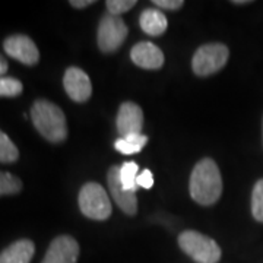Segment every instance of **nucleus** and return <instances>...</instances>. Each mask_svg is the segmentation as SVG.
I'll return each instance as SVG.
<instances>
[{
	"label": "nucleus",
	"instance_id": "obj_1",
	"mask_svg": "<svg viewBox=\"0 0 263 263\" xmlns=\"http://www.w3.org/2000/svg\"><path fill=\"white\" fill-rule=\"evenodd\" d=\"M222 193V177L216 162L203 158L197 162L190 176V195L199 205H214Z\"/></svg>",
	"mask_w": 263,
	"mask_h": 263
},
{
	"label": "nucleus",
	"instance_id": "obj_2",
	"mask_svg": "<svg viewBox=\"0 0 263 263\" xmlns=\"http://www.w3.org/2000/svg\"><path fill=\"white\" fill-rule=\"evenodd\" d=\"M31 119L40 135L51 143H60L67 138L65 113L47 100H37L31 107Z\"/></svg>",
	"mask_w": 263,
	"mask_h": 263
},
{
	"label": "nucleus",
	"instance_id": "obj_3",
	"mask_svg": "<svg viewBox=\"0 0 263 263\" xmlns=\"http://www.w3.org/2000/svg\"><path fill=\"white\" fill-rule=\"evenodd\" d=\"M179 246L196 263H218L221 259V249L215 240L193 230L179 235Z\"/></svg>",
	"mask_w": 263,
	"mask_h": 263
},
{
	"label": "nucleus",
	"instance_id": "obj_4",
	"mask_svg": "<svg viewBox=\"0 0 263 263\" xmlns=\"http://www.w3.org/2000/svg\"><path fill=\"white\" fill-rule=\"evenodd\" d=\"M79 209L85 216L95 221L108 219L111 215V202L108 193L98 183H86L79 192Z\"/></svg>",
	"mask_w": 263,
	"mask_h": 263
},
{
	"label": "nucleus",
	"instance_id": "obj_5",
	"mask_svg": "<svg viewBox=\"0 0 263 263\" xmlns=\"http://www.w3.org/2000/svg\"><path fill=\"white\" fill-rule=\"evenodd\" d=\"M230 51L224 44L212 43L199 47L192 60L193 72L197 76H209L226 66Z\"/></svg>",
	"mask_w": 263,
	"mask_h": 263
},
{
	"label": "nucleus",
	"instance_id": "obj_6",
	"mask_svg": "<svg viewBox=\"0 0 263 263\" xmlns=\"http://www.w3.org/2000/svg\"><path fill=\"white\" fill-rule=\"evenodd\" d=\"M127 37V27L120 16L105 15L98 27V47L104 53H113L124 43Z\"/></svg>",
	"mask_w": 263,
	"mask_h": 263
},
{
	"label": "nucleus",
	"instance_id": "obj_7",
	"mask_svg": "<svg viewBox=\"0 0 263 263\" xmlns=\"http://www.w3.org/2000/svg\"><path fill=\"white\" fill-rule=\"evenodd\" d=\"M3 48L10 57L27 66L37 65L40 60V51L35 43L24 34H15L6 38L3 41Z\"/></svg>",
	"mask_w": 263,
	"mask_h": 263
},
{
	"label": "nucleus",
	"instance_id": "obj_8",
	"mask_svg": "<svg viewBox=\"0 0 263 263\" xmlns=\"http://www.w3.org/2000/svg\"><path fill=\"white\" fill-rule=\"evenodd\" d=\"M107 183H108V189H110L114 202L119 205V208L127 215H135L138 212V199L133 192H129L123 187L122 180H120V168L117 165H113L108 170Z\"/></svg>",
	"mask_w": 263,
	"mask_h": 263
},
{
	"label": "nucleus",
	"instance_id": "obj_9",
	"mask_svg": "<svg viewBox=\"0 0 263 263\" xmlns=\"http://www.w3.org/2000/svg\"><path fill=\"white\" fill-rule=\"evenodd\" d=\"M63 86L66 94L69 95L76 103H85L89 100L92 94V85L89 76L79 67H69L63 76Z\"/></svg>",
	"mask_w": 263,
	"mask_h": 263
},
{
	"label": "nucleus",
	"instance_id": "obj_10",
	"mask_svg": "<svg viewBox=\"0 0 263 263\" xmlns=\"http://www.w3.org/2000/svg\"><path fill=\"white\" fill-rule=\"evenodd\" d=\"M79 257V245L70 235H59L48 246L41 263H76Z\"/></svg>",
	"mask_w": 263,
	"mask_h": 263
},
{
	"label": "nucleus",
	"instance_id": "obj_11",
	"mask_svg": "<svg viewBox=\"0 0 263 263\" xmlns=\"http://www.w3.org/2000/svg\"><path fill=\"white\" fill-rule=\"evenodd\" d=\"M143 127V113L138 104L123 103L117 114V130L122 138L130 135H141Z\"/></svg>",
	"mask_w": 263,
	"mask_h": 263
},
{
	"label": "nucleus",
	"instance_id": "obj_12",
	"mask_svg": "<svg viewBox=\"0 0 263 263\" xmlns=\"http://www.w3.org/2000/svg\"><path fill=\"white\" fill-rule=\"evenodd\" d=\"M132 62L136 66H139L142 69H148V70H155L160 69L164 65V54L157 47L154 43L149 41H142L138 43L130 51Z\"/></svg>",
	"mask_w": 263,
	"mask_h": 263
},
{
	"label": "nucleus",
	"instance_id": "obj_13",
	"mask_svg": "<svg viewBox=\"0 0 263 263\" xmlns=\"http://www.w3.org/2000/svg\"><path fill=\"white\" fill-rule=\"evenodd\" d=\"M35 253V246L28 238H22L8 246L0 253V263H29Z\"/></svg>",
	"mask_w": 263,
	"mask_h": 263
},
{
	"label": "nucleus",
	"instance_id": "obj_14",
	"mask_svg": "<svg viewBox=\"0 0 263 263\" xmlns=\"http://www.w3.org/2000/svg\"><path fill=\"white\" fill-rule=\"evenodd\" d=\"M139 25L148 35L158 37V35H162L165 32V29L168 27V21L160 9L148 8L141 13Z\"/></svg>",
	"mask_w": 263,
	"mask_h": 263
},
{
	"label": "nucleus",
	"instance_id": "obj_15",
	"mask_svg": "<svg viewBox=\"0 0 263 263\" xmlns=\"http://www.w3.org/2000/svg\"><path fill=\"white\" fill-rule=\"evenodd\" d=\"M146 142H148V138L141 133V135H130L126 138H120L116 141L114 146L119 152H122L123 155H133V154L141 152Z\"/></svg>",
	"mask_w": 263,
	"mask_h": 263
},
{
	"label": "nucleus",
	"instance_id": "obj_16",
	"mask_svg": "<svg viewBox=\"0 0 263 263\" xmlns=\"http://www.w3.org/2000/svg\"><path fill=\"white\" fill-rule=\"evenodd\" d=\"M139 176V167L136 162H124L120 167V180H122L123 187L129 192L136 193L138 190V184H136V179Z\"/></svg>",
	"mask_w": 263,
	"mask_h": 263
},
{
	"label": "nucleus",
	"instance_id": "obj_17",
	"mask_svg": "<svg viewBox=\"0 0 263 263\" xmlns=\"http://www.w3.org/2000/svg\"><path fill=\"white\" fill-rule=\"evenodd\" d=\"M19 158V151L15 143L10 141V138L0 130V162L3 164H12L16 162Z\"/></svg>",
	"mask_w": 263,
	"mask_h": 263
},
{
	"label": "nucleus",
	"instance_id": "obj_18",
	"mask_svg": "<svg viewBox=\"0 0 263 263\" xmlns=\"http://www.w3.org/2000/svg\"><path fill=\"white\" fill-rule=\"evenodd\" d=\"M22 190V181L6 171H0V196H12L18 195Z\"/></svg>",
	"mask_w": 263,
	"mask_h": 263
},
{
	"label": "nucleus",
	"instance_id": "obj_19",
	"mask_svg": "<svg viewBox=\"0 0 263 263\" xmlns=\"http://www.w3.org/2000/svg\"><path fill=\"white\" fill-rule=\"evenodd\" d=\"M24 85L16 78H9V76H0V97L6 98H13L22 94Z\"/></svg>",
	"mask_w": 263,
	"mask_h": 263
},
{
	"label": "nucleus",
	"instance_id": "obj_20",
	"mask_svg": "<svg viewBox=\"0 0 263 263\" xmlns=\"http://www.w3.org/2000/svg\"><path fill=\"white\" fill-rule=\"evenodd\" d=\"M252 214L254 219L263 222V179L259 180L253 187L252 193Z\"/></svg>",
	"mask_w": 263,
	"mask_h": 263
},
{
	"label": "nucleus",
	"instance_id": "obj_21",
	"mask_svg": "<svg viewBox=\"0 0 263 263\" xmlns=\"http://www.w3.org/2000/svg\"><path fill=\"white\" fill-rule=\"evenodd\" d=\"M136 0H108L105 2V6L110 15L114 16H120L122 13L130 10L133 6H136Z\"/></svg>",
	"mask_w": 263,
	"mask_h": 263
},
{
	"label": "nucleus",
	"instance_id": "obj_22",
	"mask_svg": "<svg viewBox=\"0 0 263 263\" xmlns=\"http://www.w3.org/2000/svg\"><path fill=\"white\" fill-rule=\"evenodd\" d=\"M136 184L138 187H143V189H151L154 186V176L151 173L149 170H143L141 174L138 176L136 179Z\"/></svg>",
	"mask_w": 263,
	"mask_h": 263
},
{
	"label": "nucleus",
	"instance_id": "obj_23",
	"mask_svg": "<svg viewBox=\"0 0 263 263\" xmlns=\"http://www.w3.org/2000/svg\"><path fill=\"white\" fill-rule=\"evenodd\" d=\"M154 5L161 9L177 10L184 5V2L183 0H154Z\"/></svg>",
	"mask_w": 263,
	"mask_h": 263
},
{
	"label": "nucleus",
	"instance_id": "obj_24",
	"mask_svg": "<svg viewBox=\"0 0 263 263\" xmlns=\"http://www.w3.org/2000/svg\"><path fill=\"white\" fill-rule=\"evenodd\" d=\"M94 3V0H72L70 6H73L76 9H84L86 6H91Z\"/></svg>",
	"mask_w": 263,
	"mask_h": 263
},
{
	"label": "nucleus",
	"instance_id": "obj_25",
	"mask_svg": "<svg viewBox=\"0 0 263 263\" xmlns=\"http://www.w3.org/2000/svg\"><path fill=\"white\" fill-rule=\"evenodd\" d=\"M6 72H8V62H6L5 57L0 54V76H3Z\"/></svg>",
	"mask_w": 263,
	"mask_h": 263
},
{
	"label": "nucleus",
	"instance_id": "obj_26",
	"mask_svg": "<svg viewBox=\"0 0 263 263\" xmlns=\"http://www.w3.org/2000/svg\"><path fill=\"white\" fill-rule=\"evenodd\" d=\"M233 3H235V5H246V3H249L247 0H234Z\"/></svg>",
	"mask_w": 263,
	"mask_h": 263
}]
</instances>
